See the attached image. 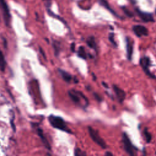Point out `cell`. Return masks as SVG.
<instances>
[{"label": "cell", "mask_w": 156, "mask_h": 156, "mask_svg": "<svg viewBox=\"0 0 156 156\" xmlns=\"http://www.w3.org/2000/svg\"><path fill=\"white\" fill-rule=\"evenodd\" d=\"M49 121L50 124L54 128L63 130L68 133H71V130L68 129L65 121L59 116H55L54 115H50L49 116Z\"/></svg>", "instance_id": "1"}, {"label": "cell", "mask_w": 156, "mask_h": 156, "mask_svg": "<svg viewBox=\"0 0 156 156\" xmlns=\"http://www.w3.org/2000/svg\"><path fill=\"white\" fill-rule=\"evenodd\" d=\"M88 133L91 138L93 140V141L94 143L98 144L102 149H106L107 147V145L106 143L105 142L104 139L101 137L98 131L94 129L91 127H88Z\"/></svg>", "instance_id": "2"}, {"label": "cell", "mask_w": 156, "mask_h": 156, "mask_svg": "<svg viewBox=\"0 0 156 156\" xmlns=\"http://www.w3.org/2000/svg\"><path fill=\"white\" fill-rule=\"evenodd\" d=\"M122 142L123 144V147L127 154L130 156L135 155L134 149H136L135 147L132 144L130 138L126 132H123L122 134Z\"/></svg>", "instance_id": "3"}, {"label": "cell", "mask_w": 156, "mask_h": 156, "mask_svg": "<svg viewBox=\"0 0 156 156\" xmlns=\"http://www.w3.org/2000/svg\"><path fill=\"white\" fill-rule=\"evenodd\" d=\"M140 65L142 68L145 74L151 79H156V76L153 74L149 70V67L151 65V60L148 57L144 56L140 59Z\"/></svg>", "instance_id": "4"}, {"label": "cell", "mask_w": 156, "mask_h": 156, "mask_svg": "<svg viewBox=\"0 0 156 156\" xmlns=\"http://www.w3.org/2000/svg\"><path fill=\"white\" fill-rule=\"evenodd\" d=\"M68 94H69L71 99L75 103L79 104L81 99H83V100L85 101L86 102H88V100L87 98V97L85 96L84 94L80 91L72 90H69L68 91Z\"/></svg>", "instance_id": "5"}, {"label": "cell", "mask_w": 156, "mask_h": 156, "mask_svg": "<svg viewBox=\"0 0 156 156\" xmlns=\"http://www.w3.org/2000/svg\"><path fill=\"white\" fill-rule=\"evenodd\" d=\"M135 10L138 15V16L140 18V19L145 23H148V22H154V18L153 17V15L151 13L143 12L139 8L136 7L135 9Z\"/></svg>", "instance_id": "6"}, {"label": "cell", "mask_w": 156, "mask_h": 156, "mask_svg": "<svg viewBox=\"0 0 156 156\" xmlns=\"http://www.w3.org/2000/svg\"><path fill=\"white\" fill-rule=\"evenodd\" d=\"M0 5L2 10V14L5 23L7 26H9L10 21V14L5 0H0Z\"/></svg>", "instance_id": "7"}, {"label": "cell", "mask_w": 156, "mask_h": 156, "mask_svg": "<svg viewBox=\"0 0 156 156\" xmlns=\"http://www.w3.org/2000/svg\"><path fill=\"white\" fill-rule=\"evenodd\" d=\"M132 30L138 37H141L143 36H147L149 34L148 29L142 25H135L132 27Z\"/></svg>", "instance_id": "8"}, {"label": "cell", "mask_w": 156, "mask_h": 156, "mask_svg": "<svg viewBox=\"0 0 156 156\" xmlns=\"http://www.w3.org/2000/svg\"><path fill=\"white\" fill-rule=\"evenodd\" d=\"M126 57L129 60H132L133 52V41L129 37H126Z\"/></svg>", "instance_id": "9"}, {"label": "cell", "mask_w": 156, "mask_h": 156, "mask_svg": "<svg viewBox=\"0 0 156 156\" xmlns=\"http://www.w3.org/2000/svg\"><path fill=\"white\" fill-rule=\"evenodd\" d=\"M113 90L115 92V94L116 95V99L118 101V102L119 103H122L124 99H126V94L125 91L116 85H113Z\"/></svg>", "instance_id": "10"}, {"label": "cell", "mask_w": 156, "mask_h": 156, "mask_svg": "<svg viewBox=\"0 0 156 156\" xmlns=\"http://www.w3.org/2000/svg\"><path fill=\"white\" fill-rule=\"evenodd\" d=\"M98 2L99 3V4L102 6H103L104 7H105L106 9H107L111 13H112L114 16L118 17V18H120V16L118 15V13L110 7V5H109L108 2H107V1L106 0H98Z\"/></svg>", "instance_id": "11"}, {"label": "cell", "mask_w": 156, "mask_h": 156, "mask_svg": "<svg viewBox=\"0 0 156 156\" xmlns=\"http://www.w3.org/2000/svg\"><path fill=\"white\" fill-rule=\"evenodd\" d=\"M37 132H38V135H39V136L40 137L41 141L43 142V143L44 144V146H46V148H48V149H51V147H50V144L48 143L47 139L44 137V135L43 134V130L41 129H37Z\"/></svg>", "instance_id": "12"}, {"label": "cell", "mask_w": 156, "mask_h": 156, "mask_svg": "<svg viewBox=\"0 0 156 156\" xmlns=\"http://www.w3.org/2000/svg\"><path fill=\"white\" fill-rule=\"evenodd\" d=\"M86 42H87V45L90 48L93 49L95 51H97V44H96V43L95 41V39H94V37L91 36V37H88V39L87 40Z\"/></svg>", "instance_id": "13"}, {"label": "cell", "mask_w": 156, "mask_h": 156, "mask_svg": "<svg viewBox=\"0 0 156 156\" xmlns=\"http://www.w3.org/2000/svg\"><path fill=\"white\" fill-rule=\"evenodd\" d=\"M58 71H59V73L60 74V76H62V77L63 78V79L66 82H69L72 79V77L67 72H66L64 70H62V69H58Z\"/></svg>", "instance_id": "14"}, {"label": "cell", "mask_w": 156, "mask_h": 156, "mask_svg": "<svg viewBox=\"0 0 156 156\" xmlns=\"http://www.w3.org/2000/svg\"><path fill=\"white\" fill-rule=\"evenodd\" d=\"M6 66V61L2 52L0 50V70L4 71Z\"/></svg>", "instance_id": "15"}, {"label": "cell", "mask_w": 156, "mask_h": 156, "mask_svg": "<svg viewBox=\"0 0 156 156\" xmlns=\"http://www.w3.org/2000/svg\"><path fill=\"white\" fill-rule=\"evenodd\" d=\"M144 136L145 137L146 141L147 143H149L152 140V135L151 133L148 131V129L147 127H145L143 130Z\"/></svg>", "instance_id": "16"}, {"label": "cell", "mask_w": 156, "mask_h": 156, "mask_svg": "<svg viewBox=\"0 0 156 156\" xmlns=\"http://www.w3.org/2000/svg\"><path fill=\"white\" fill-rule=\"evenodd\" d=\"M78 55L83 59L87 58V54H86L85 49L83 46L79 47V50H78Z\"/></svg>", "instance_id": "17"}, {"label": "cell", "mask_w": 156, "mask_h": 156, "mask_svg": "<svg viewBox=\"0 0 156 156\" xmlns=\"http://www.w3.org/2000/svg\"><path fill=\"white\" fill-rule=\"evenodd\" d=\"M121 9L122 10V11L124 12V13L126 14V16H127L129 18H132L134 15L133 13V12H132L130 10H129L126 6H121Z\"/></svg>", "instance_id": "18"}, {"label": "cell", "mask_w": 156, "mask_h": 156, "mask_svg": "<svg viewBox=\"0 0 156 156\" xmlns=\"http://www.w3.org/2000/svg\"><path fill=\"white\" fill-rule=\"evenodd\" d=\"M108 38L109 41H110V43L114 46V47H115V48H116V47L118 46V45H117L116 42L115 40V34H114V33H113V32L110 33L109 35H108Z\"/></svg>", "instance_id": "19"}, {"label": "cell", "mask_w": 156, "mask_h": 156, "mask_svg": "<svg viewBox=\"0 0 156 156\" xmlns=\"http://www.w3.org/2000/svg\"><path fill=\"white\" fill-rule=\"evenodd\" d=\"M48 14H49L50 16H53V17H54V18H56L58 19L59 20L62 21L63 23H65V21L63 20V19H62V18H60V16H58L56 15L55 14H54V13L51 10H50L49 9H48Z\"/></svg>", "instance_id": "20"}, {"label": "cell", "mask_w": 156, "mask_h": 156, "mask_svg": "<svg viewBox=\"0 0 156 156\" xmlns=\"http://www.w3.org/2000/svg\"><path fill=\"white\" fill-rule=\"evenodd\" d=\"M76 155L77 156H80V155H86V154L83 152V151H82L80 149H76V151H75V154H74Z\"/></svg>", "instance_id": "21"}, {"label": "cell", "mask_w": 156, "mask_h": 156, "mask_svg": "<svg viewBox=\"0 0 156 156\" xmlns=\"http://www.w3.org/2000/svg\"><path fill=\"white\" fill-rule=\"evenodd\" d=\"M93 95H94L95 99H96L98 102H101V101H102V98H101L98 94H97V93H93Z\"/></svg>", "instance_id": "22"}, {"label": "cell", "mask_w": 156, "mask_h": 156, "mask_svg": "<svg viewBox=\"0 0 156 156\" xmlns=\"http://www.w3.org/2000/svg\"><path fill=\"white\" fill-rule=\"evenodd\" d=\"M105 155H106V156H113V154L112 152H110L109 151H107L105 153Z\"/></svg>", "instance_id": "23"}, {"label": "cell", "mask_w": 156, "mask_h": 156, "mask_svg": "<svg viewBox=\"0 0 156 156\" xmlns=\"http://www.w3.org/2000/svg\"><path fill=\"white\" fill-rule=\"evenodd\" d=\"M43 1H46L47 4H48V7H49V6L51 5V0H43Z\"/></svg>", "instance_id": "24"}, {"label": "cell", "mask_w": 156, "mask_h": 156, "mask_svg": "<svg viewBox=\"0 0 156 156\" xmlns=\"http://www.w3.org/2000/svg\"><path fill=\"white\" fill-rule=\"evenodd\" d=\"M130 1V2H131V3H132V4H135L136 3V0H129Z\"/></svg>", "instance_id": "25"}, {"label": "cell", "mask_w": 156, "mask_h": 156, "mask_svg": "<svg viewBox=\"0 0 156 156\" xmlns=\"http://www.w3.org/2000/svg\"><path fill=\"white\" fill-rule=\"evenodd\" d=\"M155 13H156V9H155Z\"/></svg>", "instance_id": "26"}]
</instances>
